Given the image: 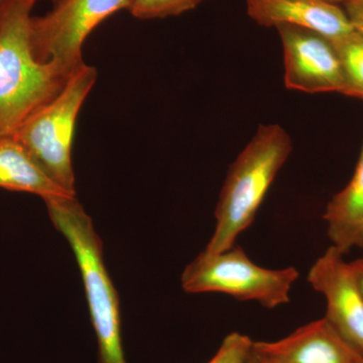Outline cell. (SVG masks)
Returning <instances> with one entry per match:
<instances>
[{"mask_svg": "<svg viewBox=\"0 0 363 363\" xmlns=\"http://www.w3.org/2000/svg\"><path fill=\"white\" fill-rule=\"evenodd\" d=\"M130 0H62L44 16L30 21V45L40 63L55 62L74 73L84 65L82 47L105 18L128 9Z\"/></svg>", "mask_w": 363, "mask_h": 363, "instance_id": "6", "label": "cell"}, {"mask_svg": "<svg viewBox=\"0 0 363 363\" xmlns=\"http://www.w3.org/2000/svg\"><path fill=\"white\" fill-rule=\"evenodd\" d=\"M326 1L330 2V4H345L348 0H326Z\"/></svg>", "mask_w": 363, "mask_h": 363, "instance_id": "19", "label": "cell"}, {"mask_svg": "<svg viewBox=\"0 0 363 363\" xmlns=\"http://www.w3.org/2000/svg\"><path fill=\"white\" fill-rule=\"evenodd\" d=\"M2 1H4V0H0V4H1Z\"/></svg>", "mask_w": 363, "mask_h": 363, "instance_id": "23", "label": "cell"}, {"mask_svg": "<svg viewBox=\"0 0 363 363\" xmlns=\"http://www.w3.org/2000/svg\"><path fill=\"white\" fill-rule=\"evenodd\" d=\"M269 357H271V355H269ZM274 359H276V363H286V362H281V360L277 359V358H274Z\"/></svg>", "mask_w": 363, "mask_h": 363, "instance_id": "20", "label": "cell"}, {"mask_svg": "<svg viewBox=\"0 0 363 363\" xmlns=\"http://www.w3.org/2000/svg\"><path fill=\"white\" fill-rule=\"evenodd\" d=\"M332 245L342 255L363 241V145L350 183L329 201L323 216Z\"/></svg>", "mask_w": 363, "mask_h": 363, "instance_id": "11", "label": "cell"}, {"mask_svg": "<svg viewBox=\"0 0 363 363\" xmlns=\"http://www.w3.org/2000/svg\"><path fill=\"white\" fill-rule=\"evenodd\" d=\"M342 67L345 91L344 95L363 100V35L353 30L342 38L332 40Z\"/></svg>", "mask_w": 363, "mask_h": 363, "instance_id": "13", "label": "cell"}, {"mask_svg": "<svg viewBox=\"0 0 363 363\" xmlns=\"http://www.w3.org/2000/svg\"><path fill=\"white\" fill-rule=\"evenodd\" d=\"M253 347L286 363H363L362 353L325 317L279 340L255 341Z\"/></svg>", "mask_w": 363, "mask_h": 363, "instance_id": "9", "label": "cell"}, {"mask_svg": "<svg viewBox=\"0 0 363 363\" xmlns=\"http://www.w3.org/2000/svg\"><path fill=\"white\" fill-rule=\"evenodd\" d=\"M35 2L0 4V138L13 135L28 116L63 90L73 74L33 56L30 13Z\"/></svg>", "mask_w": 363, "mask_h": 363, "instance_id": "1", "label": "cell"}, {"mask_svg": "<svg viewBox=\"0 0 363 363\" xmlns=\"http://www.w3.org/2000/svg\"><path fill=\"white\" fill-rule=\"evenodd\" d=\"M35 1H38V0H35ZM52 1L56 2V4H59V2L62 1V0H52Z\"/></svg>", "mask_w": 363, "mask_h": 363, "instance_id": "21", "label": "cell"}, {"mask_svg": "<svg viewBox=\"0 0 363 363\" xmlns=\"http://www.w3.org/2000/svg\"><path fill=\"white\" fill-rule=\"evenodd\" d=\"M360 248H362V250H363V241H362V245H360Z\"/></svg>", "mask_w": 363, "mask_h": 363, "instance_id": "22", "label": "cell"}, {"mask_svg": "<svg viewBox=\"0 0 363 363\" xmlns=\"http://www.w3.org/2000/svg\"><path fill=\"white\" fill-rule=\"evenodd\" d=\"M289 89L344 94L345 80L332 40L307 28L279 26Z\"/></svg>", "mask_w": 363, "mask_h": 363, "instance_id": "7", "label": "cell"}, {"mask_svg": "<svg viewBox=\"0 0 363 363\" xmlns=\"http://www.w3.org/2000/svg\"><path fill=\"white\" fill-rule=\"evenodd\" d=\"M308 281L326 298L325 318L363 355V295L342 253L331 245L313 264Z\"/></svg>", "mask_w": 363, "mask_h": 363, "instance_id": "8", "label": "cell"}, {"mask_svg": "<svg viewBox=\"0 0 363 363\" xmlns=\"http://www.w3.org/2000/svg\"><path fill=\"white\" fill-rule=\"evenodd\" d=\"M350 267L363 295V257L351 262Z\"/></svg>", "mask_w": 363, "mask_h": 363, "instance_id": "17", "label": "cell"}, {"mask_svg": "<svg viewBox=\"0 0 363 363\" xmlns=\"http://www.w3.org/2000/svg\"><path fill=\"white\" fill-rule=\"evenodd\" d=\"M292 150L290 135L278 124L259 126L229 168L215 210L214 233L205 252L218 253L235 245L238 235L252 225Z\"/></svg>", "mask_w": 363, "mask_h": 363, "instance_id": "2", "label": "cell"}, {"mask_svg": "<svg viewBox=\"0 0 363 363\" xmlns=\"http://www.w3.org/2000/svg\"><path fill=\"white\" fill-rule=\"evenodd\" d=\"M343 11L353 30L363 35V0H348L343 4Z\"/></svg>", "mask_w": 363, "mask_h": 363, "instance_id": "16", "label": "cell"}, {"mask_svg": "<svg viewBox=\"0 0 363 363\" xmlns=\"http://www.w3.org/2000/svg\"><path fill=\"white\" fill-rule=\"evenodd\" d=\"M204 0H130V11L143 20L179 16L194 9Z\"/></svg>", "mask_w": 363, "mask_h": 363, "instance_id": "14", "label": "cell"}, {"mask_svg": "<svg viewBox=\"0 0 363 363\" xmlns=\"http://www.w3.org/2000/svg\"><path fill=\"white\" fill-rule=\"evenodd\" d=\"M250 363H276V359L274 357H269L266 353L260 352L255 350L253 347V352Z\"/></svg>", "mask_w": 363, "mask_h": 363, "instance_id": "18", "label": "cell"}, {"mask_svg": "<svg viewBox=\"0 0 363 363\" xmlns=\"http://www.w3.org/2000/svg\"><path fill=\"white\" fill-rule=\"evenodd\" d=\"M94 67L82 65L72 74L63 90L18 126L13 135L50 177L75 195L72 145L76 121L86 97L96 82Z\"/></svg>", "mask_w": 363, "mask_h": 363, "instance_id": "4", "label": "cell"}, {"mask_svg": "<svg viewBox=\"0 0 363 363\" xmlns=\"http://www.w3.org/2000/svg\"><path fill=\"white\" fill-rule=\"evenodd\" d=\"M44 200L52 223L65 236L78 262L96 334L97 363H128L121 337L118 296L105 267L102 241L92 220L76 197Z\"/></svg>", "mask_w": 363, "mask_h": 363, "instance_id": "3", "label": "cell"}, {"mask_svg": "<svg viewBox=\"0 0 363 363\" xmlns=\"http://www.w3.org/2000/svg\"><path fill=\"white\" fill-rule=\"evenodd\" d=\"M253 343L255 341L245 334L233 332L224 338L216 354L208 363H250Z\"/></svg>", "mask_w": 363, "mask_h": 363, "instance_id": "15", "label": "cell"}, {"mask_svg": "<svg viewBox=\"0 0 363 363\" xmlns=\"http://www.w3.org/2000/svg\"><path fill=\"white\" fill-rule=\"evenodd\" d=\"M0 187L49 197H75L40 167L13 135L0 138Z\"/></svg>", "mask_w": 363, "mask_h": 363, "instance_id": "12", "label": "cell"}, {"mask_svg": "<svg viewBox=\"0 0 363 363\" xmlns=\"http://www.w3.org/2000/svg\"><path fill=\"white\" fill-rule=\"evenodd\" d=\"M248 16L260 26H293L332 40L353 32L347 16L326 0H247Z\"/></svg>", "mask_w": 363, "mask_h": 363, "instance_id": "10", "label": "cell"}, {"mask_svg": "<svg viewBox=\"0 0 363 363\" xmlns=\"http://www.w3.org/2000/svg\"><path fill=\"white\" fill-rule=\"evenodd\" d=\"M298 276L293 267L269 269L257 266L242 248L234 245L218 253H200L182 274V286L187 293L225 294L274 309L290 302Z\"/></svg>", "mask_w": 363, "mask_h": 363, "instance_id": "5", "label": "cell"}]
</instances>
